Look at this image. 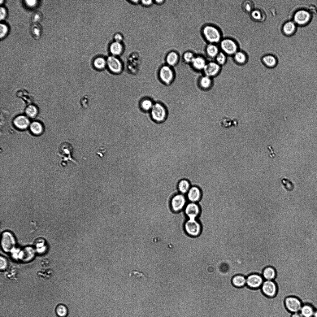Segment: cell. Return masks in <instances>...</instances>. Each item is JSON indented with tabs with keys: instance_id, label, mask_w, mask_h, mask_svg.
Here are the masks:
<instances>
[{
	"instance_id": "cell-44",
	"label": "cell",
	"mask_w": 317,
	"mask_h": 317,
	"mask_svg": "<svg viewBox=\"0 0 317 317\" xmlns=\"http://www.w3.org/2000/svg\"><path fill=\"white\" fill-rule=\"evenodd\" d=\"M140 3L142 5L145 7H148L151 6L154 3V1L151 0H141Z\"/></svg>"
},
{
	"instance_id": "cell-24",
	"label": "cell",
	"mask_w": 317,
	"mask_h": 317,
	"mask_svg": "<svg viewBox=\"0 0 317 317\" xmlns=\"http://www.w3.org/2000/svg\"><path fill=\"white\" fill-rule=\"evenodd\" d=\"M22 251V260L25 262L31 260L34 257L35 251L32 247H27L24 248Z\"/></svg>"
},
{
	"instance_id": "cell-32",
	"label": "cell",
	"mask_w": 317,
	"mask_h": 317,
	"mask_svg": "<svg viewBox=\"0 0 317 317\" xmlns=\"http://www.w3.org/2000/svg\"><path fill=\"white\" fill-rule=\"evenodd\" d=\"M93 64L94 67L98 70L103 69L106 65V60L102 57H98L94 60Z\"/></svg>"
},
{
	"instance_id": "cell-7",
	"label": "cell",
	"mask_w": 317,
	"mask_h": 317,
	"mask_svg": "<svg viewBox=\"0 0 317 317\" xmlns=\"http://www.w3.org/2000/svg\"><path fill=\"white\" fill-rule=\"evenodd\" d=\"M159 76L161 81L166 84H169L173 81L174 73L171 67L165 65L162 66L159 71Z\"/></svg>"
},
{
	"instance_id": "cell-14",
	"label": "cell",
	"mask_w": 317,
	"mask_h": 317,
	"mask_svg": "<svg viewBox=\"0 0 317 317\" xmlns=\"http://www.w3.org/2000/svg\"><path fill=\"white\" fill-rule=\"evenodd\" d=\"M202 197L201 189L196 186H192L187 193V198L190 202L198 203Z\"/></svg>"
},
{
	"instance_id": "cell-30",
	"label": "cell",
	"mask_w": 317,
	"mask_h": 317,
	"mask_svg": "<svg viewBox=\"0 0 317 317\" xmlns=\"http://www.w3.org/2000/svg\"><path fill=\"white\" fill-rule=\"evenodd\" d=\"M233 55L234 60L239 64H243L247 60L246 55L243 51H238Z\"/></svg>"
},
{
	"instance_id": "cell-8",
	"label": "cell",
	"mask_w": 317,
	"mask_h": 317,
	"mask_svg": "<svg viewBox=\"0 0 317 317\" xmlns=\"http://www.w3.org/2000/svg\"><path fill=\"white\" fill-rule=\"evenodd\" d=\"M285 305L287 310L293 313L299 312L302 304L298 298L289 296L285 298Z\"/></svg>"
},
{
	"instance_id": "cell-20",
	"label": "cell",
	"mask_w": 317,
	"mask_h": 317,
	"mask_svg": "<svg viewBox=\"0 0 317 317\" xmlns=\"http://www.w3.org/2000/svg\"><path fill=\"white\" fill-rule=\"evenodd\" d=\"M191 187L189 181L186 179H181L177 184V189L179 193L183 194H187Z\"/></svg>"
},
{
	"instance_id": "cell-48",
	"label": "cell",
	"mask_w": 317,
	"mask_h": 317,
	"mask_svg": "<svg viewBox=\"0 0 317 317\" xmlns=\"http://www.w3.org/2000/svg\"><path fill=\"white\" fill-rule=\"evenodd\" d=\"M291 317H303L299 312L293 313Z\"/></svg>"
},
{
	"instance_id": "cell-5",
	"label": "cell",
	"mask_w": 317,
	"mask_h": 317,
	"mask_svg": "<svg viewBox=\"0 0 317 317\" xmlns=\"http://www.w3.org/2000/svg\"><path fill=\"white\" fill-rule=\"evenodd\" d=\"M220 47L223 52L226 55H234L238 51L237 44L235 41L230 38L221 40Z\"/></svg>"
},
{
	"instance_id": "cell-51",
	"label": "cell",
	"mask_w": 317,
	"mask_h": 317,
	"mask_svg": "<svg viewBox=\"0 0 317 317\" xmlns=\"http://www.w3.org/2000/svg\"><path fill=\"white\" fill-rule=\"evenodd\" d=\"M33 32L35 34H38L39 33V30H38L36 28H33Z\"/></svg>"
},
{
	"instance_id": "cell-41",
	"label": "cell",
	"mask_w": 317,
	"mask_h": 317,
	"mask_svg": "<svg viewBox=\"0 0 317 317\" xmlns=\"http://www.w3.org/2000/svg\"><path fill=\"white\" fill-rule=\"evenodd\" d=\"M0 268L1 271L6 270L8 266V263L7 259L3 256H1L0 258Z\"/></svg>"
},
{
	"instance_id": "cell-28",
	"label": "cell",
	"mask_w": 317,
	"mask_h": 317,
	"mask_svg": "<svg viewBox=\"0 0 317 317\" xmlns=\"http://www.w3.org/2000/svg\"><path fill=\"white\" fill-rule=\"evenodd\" d=\"M232 281L235 286L238 288L244 286L246 284V279L242 275H237L233 277Z\"/></svg>"
},
{
	"instance_id": "cell-45",
	"label": "cell",
	"mask_w": 317,
	"mask_h": 317,
	"mask_svg": "<svg viewBox=\"0 0 317 317\" xmlns=\"http://www.w3.org/2000/svg\"><path fill=\"white\" fill-rule=\"evenodd\" d=\"M6 15V11L5 9L2 7L0 8V20H2L4 19Z\"/></svg>"
},
{
	"instance_id": "cell-11",
	"label": "cell",
	"mask_w": 317,
	"mask_h": 317,
	"mask_svg": "<svg viewBox=\"0 0 317 317\" xmlns=\"http://www.w3.org/2000/svg\"><path fill=\"white\" fill-rule=\"evenodd\" d=\"M106 65L109 70L115 74H118L122 71L123 65L120 61L115 57H109L106 60Z\"/></svg>"
},
{
	"instance_id": "cell-18",
	"label": "cell",
	"mask_w": 317,
	"mask_h": 317,
	"mask_svg": "<svg viewBox=\"0 0 317 317\" xmlns=\"http://www.w3.org/2000/svg\"><path fill=\"white\" fill-rule=\"evenodd\" d=\"M179 60V55L177 52L174 51L168 52L166 57L167 65L171 67L177 64Z\"/></svg>"
},
{
	"instance_id": "cell-52",
	"label": "cell",
	"mask_w": 317,
	"mask_h": 317,
	"mask_svg": "<svg viewBox=\"0 0 317 317\" xmlns=\"http://www.w3.org/2000/svg\"><path fill=\"white\" fill-rule=\"evenodd\" d=\"M313 317H317V309L315 310Z\"/></svg>"
},
{
	"instance_id": "cell-49",
	"label": "cell",
	"mask_w": 317,
	"mask_h": 317,
	"mask_svg": "<svg viewBox=\"0 0 317 317\" xmlns=\"http://www.w3.org/2000/svg\"><path fill=\"white\" fill-rule=\"evenodd\" d=\"M165 1V0H156L154 1V3H155L158 5L162 4H163Z\"/></svg>"
},
{
	"instance_id": "cell-46",
	"label": "cell",
	"mask_w": 317,
	"mask_h": 317,
	"mask_svg": "<svg viewBox=\"0 0 317 317\" xmlns=\"http://www.w3.org/2000/svg\"><path fill=\"white\" fill-rule=\"evenodd\" d=\"M114 39L115 41L120 42L123 39V37L121 34L117 33L114 35Z\"/></svg>"
},
{
	"instance_id": "cell-12",
	"label": "cell",
	"mask_w": 317,
	"mask_h": 317,
	"mask_svg": "<svg viewBox=\"0 0 317 317\" xmlns=\"http://www.w3.org/2000/svg\"><path fill=\"white\" fill-rule=\"evenodd\" d=\"M260 288L263 294L267 297H273L276 294L277 287L273 280H264Z\"/></svg>"
},
{
	"instance_id": "cell-4",
	"label": "cell",
	"mask_w": 317,
	"mask_h": 317,
	"mask_svg": "<svg viewBox=\"0 0 317 317\" xmlns=\"http://www.w3.org/2000/svg\"><path fill=\"white\" fill-rule=\"evenodd\" d=\"M150 111L152 118L156 122H161L166 118V110L163 105L159 103H154Z\"/></svg>"
},
{
	"instance_id": "cell-47",
	"label": "cell",
	"mask_w": 317,
	"mask_h": 317,
	"mask_svg": "<svg viewBox=\"0 0 317 317\" xmlns=\"http://www.w3.org/2000/svg\"><path fill=\"white\" fill-rule=\"evenodd\" d=\"M25 1L26 4L30 7H34L36 4L37 2L36 0H26Z\"/></svg>"
},
{
	"instance_id": "cell-26",
	"label": "cell",
	"mask_w": 317,
	"mask_h": 317,
	"mask_svg": "<svg viewBox=\"0 0 317 317\" xmlns=\"http://www.w3.org/2000/svg\"><path fill=\"white\" fill-rule=\"evenodd\" d=\"M109 49L112 54L114 55H117L121 54L123 48L120 42L115 41L111 44Z\"/></svg>"
},
{
	"instance_id": "cell-42",
	"label": "cell",
	"mask_w": 317,
	"mask_h": 317,
	"mask_svg": "<svg viewBox=\"0 0 317 317\" xmlns=\"http://www.w3.org/2000/svg\"><path fill=\"white\" fill-rule=\"evenodd\" d=\"M129 275H134L140 278L141 279L143 280H147V277L145 276L144 274L141 272L138 271H137L132 270L130 271L129 272Z\"/></svg>"
},
{
	"instance_id": "cell-19",
	"label": "cell",
	"mask_w": 317,
	"mask_h": 317,
	"mask_svg": "<svg viewBox=\"0 0 317 317\" xmlns=\"http://www.w3.org/2000/svg\"><path fill=\"white\" fill-rule=\"evenodd\" d=\"M251 18L257 22H262L266 18V14L262 9L259 8L254 9L250 13Z\"/></svg>"
},
{
	"instance_id": "cell-40",
	"label": "cell",
	"mask_w": 317,
	"mask_h": 317,
	"mask_svg": "<svg viewBox=\"0 0 317 317\" xmlns=\"http://www.w3.org/2000/svg\"><path fill=\"white\" fill-rule=\"evenodd\" d=\"M195 56L193 52L188 51L184 53L183 58L184 61L186 63H191Z\"/></svg>"
},
{
	"instance_id": "cell-35",
	"label": "cell",
	"mask_w": 317,
	"mask_h": 317,
	"mask_svg": "<svg viewBox=\"0 0 317 317\" xmlns=\"http://www.w3.org/2000/svg\"><path fill=\"white\" fill-rule=\"evenodd\" d=\"M241 7L244 12L250 13L254 9V3L251 1L245 0L242 3Z\"/></svg>"
},
{
	"instance_id": "cell-37",
	"label": "cell",
	"mask_w": 317,
	"mask_h": 317,
	"mask_svg": "<svg viewBox=\"0 0 317 317\" xmlns=\"http://www.w3.org/2000/svg\"><path fill=\"white\" fill-rule=\"evenodd\" d=\"M200 84L201 86L204 89H207L211 85V81L210 78L207 76L202 77L200 80Z\"/></svg>"
},
{
	"instance_id": "cell-39",
	"label": "cell",
	"mask_w": 317,
	"mask_h": 317,
	"mask_svg": "<svg viewBox=\"0 0 317 317\" xmlns=\"http://www.w3.org/2000/svg\"><path fill=\"white\" fill-rule=\"evenodd\" d=\"M25 112L28 116L33 117L37 115V110L36 106L33 105H30L26 108Z\"/></svg>"
},
{
	"instance_id": "cell-9",
	"label": "cell",
	"mask_w": 317,
	"mask_h": 317,
	"mask_svg": "<svg viewBox=\"0 0 317 317\" xmlns=\"http://www.w3.org/2000/svg\"><path fill=\"white\" fill-rule=\"evenodd\" d=\"M188 219H197L200 215L201 209L197 203L190 202L186 204L184 209Z\"/></svg>"
},
{
	"instance_id": "cell-21",
	"label": "cell",
	"mask_w": 317,
	"mask_h": 317,
	"mask_svg": "<svg viewBox=\"0 0 317 317\" xmlns=\"http://www.w3.org/2000/svg\"><path fill=\"white\" fill-rule=\"evenodd\" d=\"M192 66L196 69H203L206 63L205 59L202 57L195 56L191 63Z\"/></svg>"
},
{
	"instance_id": "cell-38",
	"label": "cell",
	"mask_w": 317,
	"mask_h": 317,
	"mask_svg": "<svg viewBox=\"0 0 317 317\" xmlns=\"http://www.w3.org/2000/svg\"><path fill=\"white\" fill-rule=\"evenodd\" d=\"M215 58L216 62L220 65L224 64L226 62V55L223 52H219Z\"/></svg>"
},
{
	"instance_id": "cell-50",
	"label": "cell",
	"mask_w": 317,
	"mask_h": 317,
	"mask_svg": "<svg viewBox=\"0 0 317 317\" xmlns=\"http://www.w3.org/2000/svg\"><path fill=\"white\" fill-rule=\"evenodd\" d=\"M39 15L38 14H36L33 16V20H37L39 18Z\"/></svg>"
},
{
	"instance_id": "cell-29",
	"label": "cell",
	"mask_w": 317,
	"mask_h": 317,
	"mask_svg": "<svg viewBox=\"0 0 317 317\" xmlns=\"http://www.w3.org/2000/svg\"><path fill=\"white\" fill-rule=\"evenodd\" d=\"M55 312L58 317H67L69 313L67 306L63 304H59L57 306Z\"/></svg>"
},
{
	"instance_id": "cell-3",
	"label": "cell",
	"mask_w": 317,
	"mask_h": 317,
	"mask_svg": "<svg viewBox=\"0 0 317 317\" xmlns=\"http://www.w3.org/2000/svg\"><path fill=\"white\" fill-rule=\"evenodd\" d=\"M184 227L187 234L192 237L199 236L202 230V225L197 219H188L185 223Z\"/></svg>"
},
{
	"instance_id": "cell-22",
	"label": "cell",
	"mask_w": 317,
	"mask_h": 317,
	"mask_svg": "<svg viewBox=\"0 0 317 317\" xmlns=\"http://www.w3.org/2000/svg\"><path fill=\"white\" fill-rule=\"evenodd\" d=\"M276 273L272 267H267L263 270L262 276L264 280H273L275 278Z\"/></svg>"
},
{
	"instance_id": "cell-15",
	"label": "cell",
	"mask_w": 317,
	"mask_h": 317,
	"mask_svg": "<svg viewBox=\"0 0 317 317\" xmlns=\"http://www.w3.org/2000/svg\"><path fill=\"white\" fill-rule=\"evenodd\" d=\"M220 69V65L216 62L212 61L206 63L203 70L206 76L210 77L217 74Z\"/></svg>"
},
{
	"instance_id": "cell-31",
	"label": "cell",
	"mask_w": 317,
	"mask_h": 317,
	"mask_svg": "<svg viewBox=\"0 0 317 317\" xmlns=\"http://www.w3.org/2000/svg\"><path fill=\"white\" fill-rule=\"evenodd\" d=\"M30 129L34 134L39 135L41 134L43 131V127L41 124L38 122H33L30 125Z\"/></svg>"
},
{
	"instance_id": "cell-36",
	"label": "cell",
	"mask_w": 317,
	"mask_h": 317,
	"mask_svg": "<svg viewBox=\"0 0 317 317\" xmlns=\"http://www.w3.org/2000/svg\"><path fill=\"white\" fill-rule=\"evenodd\" d=\"M154 104L152 101L149 99L143 100L141 103V108L145 111H150Z\"/></svg>"
},
{
	"instance_id": "cell-2",
	"label": "cell",
	"mask_w": 317,
	"mask_h": 317,
	"mask_svg": "<svg viewBox=\"0 0 317 317\" xmlns=\"http://www.w3.org/2000/svg\"><path fill=\"white\" fill-rule=\"evenodd\" d=\"M16 243L15 238L12 232L9 231H5L2 233L1 237V245L4 252H11L15 248Z\"/></svg>"
},
{
	"instance_id": "cell-43",
	"label": "cell",
	"mask_w": 317,
	"mask_h": 317,
	"mask_svg": "<svg viewBox=\"0 0 317 317\" xmlns=\"http://www.w3.org/2000/svg\"><path fill=\"white\" fill-rule=\"evenodd\" d=\"M8 29L7 26L3 23L0 24V37H3L7 33Z\"/></svg>"
},
{
	"instance_id": "cell-33",
	"label": "cell",
	"mask_w": 317,
	"mask_h": 317,
	"mask_svg": "<svg viewBox=\"0 0 317 317\" xmlns=\"http://www.w3.org/2000/svg\"><path fill=\"white\" fill-rule=\"evenodd\" d=\"M45 241L42 239H38L35 241V245L36 251L39 254H42L46 249Z\"/></svg>"
},
{
	"instance_id": "cell-10",
	"label": "cell",
	"mask_w": 317,
	"mask_h": 317,
	"mask_svg": "<svg viewBox=\"0 0 317 317\" xmlns=\"http://www.w3.org/2000/svg\"><path fill=\"white\" fill-rule=\"evenodd\" d=\"M311 18L310 13L305 10L297 11L293 15L295 23L300 25H304L308 24Z\"/></svg>"
},
{
	"instance_id": "cell-23",
	"label": "cell",
	"mask_w": 317,
	"mask_h": 317,
	"mask_svg": "<svg viewBox=\"0 0 317 317\" xmlns=\"http://www.w3.org/2000/svg\"><path fill=\"white\" fill-rule=\"evenodd\" d=\"M296 29L295 23L292 21H288L285 23L282 27L284 33L286 35H291L294 33Z\"/></svg>"
},
{
	"instance_id": "cell-27",
	"label": "cell",
	"mask_w": 317,
	"mask_h": 317,
	"mask_svg": "<svg viewBox=\"0 0 317 317\" xmlns=\"http://www.w3.org/2000/svg\"><path fill=\"white\" fill-rule=\"evenodd\" d=\"M206 52L208 57L213 58L216 57L219 51L218 47L215 44L210 43L206 47Z\"/></svg>"
},
{
	"instance_id": "cell-1",
	"label": "cell",
	"mask_w": 317,
	"mask_h": 317,
	"mask_svg": "<svg viewBox=\"0 0 317 317\" xmlns=\"http://www.w3.org/2000/svg\"><path fill=\"white\" fill-rule=\"evenodd\" d=\"M202 31L204 38L210 43L215 44L221 41V35L220 31L212 25L204 26Z\"/></svg>"
},
{
	"instance_id": "cell-34",
	"label": "cell",
	"mask_w": 317,
	"mask_h": 317,
	"mask_svg": "<svg viewBox=\"0 0 317 317\" xmlns=\"http://www.w3.org/2000/svg\"><path fill=\"white\" fill-rule=\"evenodd\" d=\"M280 183L284 188L288 191H292L294 188L293 183L289 179L286 178H281L280 180Z\"/></svg>"
},
{
	"instance_id": "cell-25",
	"label": "cell",
	"mask_w": 317,
	"mask_h": 317,
	"mask_svg": "<svg viewBox=\"0 0 317 317\" xmlns=\"http://www.w3.org/2000/svg\"><path fill=\"white\" fill-rule=\"evenodd\" d=\"M315 310L312 305L305 304L302 305L299 312L303 317H313Z\"/></svg>"
},
{
	"instance_id": "cell-6",
	"label": "cell",
	"mask_w": 317,
	"mask_h": 317,
	"mask_svg": "<svg viewBox=\"0 0 317 317\" xmlns=\"http://www.w3.org/2000/svg\"><path fill=\"white\" fill-rule=\"evenodd\" d=\"M186 199L184 194L178 193L173 196L171 200L170 205L172 211L175 212L181 211L186 205Z\"/></svg>"
},
{
	"instance_id": "cell-13",
	"label": "cell",
	"mask_w": 317,
	"mask_h": 317,
	"mask_svg": "<svg viewBox=\"0 0 317 317\" xmlns=\"http://www.w3.org/2000/svg\"><path fill=\"white\" fill-rule=\"evenodd\" d=\"M264 280L262 276L256 273H252L247 277L246 284L250 289H257L261 287Z\"/></svg>"
},
{
	"instance_id": "cell-16",
	"label": "cell",
	"mask_w": 317,
	"mask_h": 317,
	"mask_svg": "<svg viewBox=\"0 0 317 317\" xmlns=\"http://www.w3.org/2000/svg\"><path fill=\"white\" fill-rule=\"evenodd\" d=\"M13 123L17 128L20 129L26 128L29 126V121L25 116L20 115L17 116L14 120Z\"/></svg>"
},
{
	"instance_id": "cell-17",
	"label": "cell",
	"mask_w": 317,
	"mask_h": 317,
	"mask_svg": "<svg viewBox=\"0 0 317 317\" xmlns=\"http://www.w3.org/2000/svg\"><path fill=\"white\" fill-rule=\"evenodd\" d=\"M263 63L266 67L272 68L275 67L277 64V60L274 56L271 54L265 55L262 59Z\"/></svg>"
}]
</instances>
